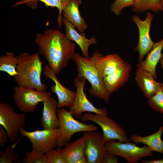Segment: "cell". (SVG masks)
Here are the masks:
<instances>
[{"mask_svg":"<svg viewBox=\"0 0 163 163\" xmlns=\"http://www.w3.org/2000/svg\"><path fill=\"white\" fill-rule=\"evenodd\" d=\"M35 42L39 46V53L45 58L56 75L66 66L75 53L74 43L58 30H45L37 34Z\"/></svg>","mask_w":163,"mask_h":163,"instance_id":"cell-1","label":"cell"},{"mask_svg":"<svg viewBox=\"0 0 163 163\" xmlns=\"http://www.w3.org/2000/svg\"><path fill=\"white\" fill-rule=\"evenodd\" d=\"M96 66L110 95L128 81L131 65L116 54L101 56L97 61Z\"/></svg>","mask_w":163,"mask_h":163,"instance_id":"cell-2","label":"cell"},{"mask_svg":"<svg viewBox=\"0 0 163 163\" xmlns=\"http://www.w3.org/2000/svg\"><path fill=\"white\" fill-rule=\"evenodd\" d=\"M102 55L95 50L91 57H85L77 53L72 59L77 66V74L90 83L91 87L88 89L89 94L102 99L107 104L109 100L110 95L105 88L96 66L97 61Z\"/></svg>","mask_w":163,"mask_h":163,"instance_id":"cell-3","label":"cell"},{"mask_svg":"<svg viewBox=\"0 0 163 163\" xmlns=\"http://www.w3.org/2000/svg\"><path fill=\"white\" fill-rule=\"evenodd\" d=\"M39 53L30 55L22 53L18 56L17 74L14 77L18 86L27 87L37 91H46V84L42 82V63Z\"/></svg>","mask_w":163,"mask_h":163,"instance_id":"cell-4","label":"cell"},{"mask_svg":"<svg viewBox=\"0 0 163 163\" xmlns=\"http://www.w3.org/2000/svg\"><path fill=\"white\" fill-rule=\"evenodd\" d=\"M59 120L57 147L62 148L70 142L73 135L81 132L97 131L99 128L95 125L87 124L76 120L70 111L63 108H57Z\"/></svg>","mask_w":163,"mask_h":163,"instance_id":"cell-5","label":"cell"},{"mask_svg":"<svg viewBox=\"0 0 163 163\" xmlns=\"http://www.w3.org/2000/svg\"><path fill=\"white\" fill-rule=\"evenodd\" d=\"M81 120L82 122L91 121L99 125L102 129L104 139L106 142L112 140L130 142L124 129L108 115L88 112L82 114Z\"/></svg>","mask_w":163,"mask_h":163,"instance_id":"cell-6","label":"cell"},{"mask_svg":"<svg viewBox=\"0 0 163 163\" xmlns=\"http://www.w3.org/2000/svg\"><path fill=\"white\" fill-rule=\"evenodd\" d=\"M13 97L17 107L23 112L33 113L38 104L43 102L50 96V92L39 91L30 88L15 86Z\"/></svg>","mask_w":163,"mask_h":163,"instance_id":"cell-7","label":"cell"},{"mask_svg":"<svg viewBox=\"0 0 163 163\" xmlns=\"http://www.w3.org/2000/svg\"><path fill=\"white\" fill-rule=\"evenodd\" d=\"M106 145L109 153L123 158L128 163H137L142 158L153 155V152L147 146L139 147L130 142L112 140L106 142Z\"/></svg>","mask_w":163,"mask_h":163,"instance_id":"cell-8","label":"cell"},{"mask_svg":"<svg viewBox=\"0 0 163 163\" xmlns=\"http://www.w3.org/2000/svg\"><path fill=\"white\" fill-rule=\"evenodd\" d=\"M26 114L15 112L14 107L9 104L0 103V125L7 131L9 140L16 141L20 129L25 126Z\"/></svg>","mask_w":163,"mask_h":163,"instance_id":"cell-9","label":"cell"},{"mask_svg":"<svg viewBox=\"0 0 163 163\" xmlns=\"http://www.w3.org/2000/svg\"><path fill=\"white\" fill-rule=\"evenodd\" d=\"M86 79L77 74L74 82L76 88V96L74 101L69 111L77 119H81L85 112L108 115L105 108H98L95 107L87 98L84 88Z\"/></svg>","mask_w":163,"mask_h":163,"instance_id":"cell-10","label":"cell"},{"mask_svg":"<svg viewBox=\"0 0 163 163\" xmlns=\"http://www.w3.org/2000/svg\"><path fill=\"white\" fill-rule=\"evenodd\" d=\"M83 134L86 136L84 154L87 163H103L108 152L103 135L96 131Z\"/></svg>","mask_w":163,"mask_h":163,"instance_id":"cell-11","label":"cell"},{"mask_svg":"<svg viewBox=\"0 0 163 163\" xmlns=\"http://www.w3.org/2000/svg\"><path fill=\"white\" fill-rule=\"evenodd\" d=\"M58 128L52 129L35 130L29 132L21 128L20 134L30 140L32 149L45 153L56 147L58 136Z\"/></svg>","mask_w":163,"mask_h":163,"instance_id":"cell-12","label":"cell"},{"mask_svg":"<svg viewBox=\"0 0 163 163\" xmlns=\"http://www.w3.org/2000/svg\"><path fill=\"white\" fill-rule=\"evenodd\" d=\"M153 18L152 14L148 11L144 20H141L136 15L133 16L132 19L139 30L138 44L134 49L139 53L138 62L143 60L144 56L152 49L154 43L150 35V27Z\"/></svg>","mask_w":163,"mask_h":163,"instance_id":"cell-13","label":"cell"},{"mask_svg":"<svg viewBox=\"0 0 163 163\" xmlns=\"http://www.w3.org/2000/svg\"><path fill=\"white\" fill-rule=\"evenodd\" d=\"M43 74L46 78L50 79L55 83V85L51 86L50 90L57 97V108L64 107L70 108L74 101L76 93L66 88L60 83L56 77V75L48 64L44 66Z\"/></svg>","mask_w":163,"mask_h":163,"instance_id":"cell-14","label":"cell"},{"mask_svg":"<svg viewBox=\"0 0 163 163\" xmlns=\"http://www.w3.org/2000/svg\"><path fill=\"white\" fill-rule=\"evenodd\" d=\"M62 23L65 25L66 29L65 34L69 40L75 41L80 48L84 57H88L89 56L88 47L92 44H97V42L94 37L88 39L86 37V34L78 33L75 30V27L69 22L63 18Z\"/></svg>","mask_w":163,"mask_h":163,"instance_id":"cell-15","label":"cell"},{"mask_svg":"<svg viewBox=\"0 0 163 163\" xmlns=\"http://www.w3.org/2000/svg\"><path fill=\"white\" fill-rule=\"evenodd\" d=\"M135 79L147 99L156 93L163 84L156 81L150 73L138 68L136 71Z\"/></svg>","mask_w":163,"mask_h":163,"instance_id":"cell-16","label":"cell"},{"mask_svg":"<svg viewBox=\"0 0 163 163\" xmlns=\"http://www.w3.org/2000/svg\"><path fill=\"white\" fill-rule=\"evenodd\" d=\"M43 107L40 122L43 129L58 128L59 120L57 116V102L53 98L49 97L43 102Z\"/></svg>","mask_w":163,"mask_h":163,"instance_id":"cell-17","label":"cell"},{"mask_svg":"<svg viewBox=\"0 0 163 163\" xmlns=\"http://www.w3.org/2000/svg\"><path fill=\"white\" fill-rule=\"evenodd\" d=\"M163 49V38L159 41L154 43L145 59L138 62L137 68L150 73L155 79L156 78L157 76L156 68L161 58Z\"/></svg>","mask_w":163,"mask_h":163,"instance_id":"cell-18","label":"cell"},{"mask_svg":"<svg viewBox=\"0 0 163 163\" xmlns=\"http://www.w3.org/2000/svg\"><path fill=\"white\" fill-rule=\"evenodd\" d=\"M82 3V0H71L62 12L64 18L77 28L80 33L84 32L88 27L80 14L79 7Z\"/></svg>","mask_w":163,"mask_h":163,"instance_id":"cell-19","label":"cell"},{"mask_svg":"<svg viewBox=\"0 0 163 163\" xmlns=\"http://www.w3.org/2000/svg\"><path fill=\"white\" fill-rule=\"evenodd\" d=\"M86 136L83 135L72 142H69L62 149L66 163H77L85 156Z\"/></svg>","mask_w":163,"mask_h":163,"instance_id":"cell-20","label":"cell"},{"mask_svg":"<svg viewBox=\"0 0 163 163\" xmlns=\"http://www.w3.org/2000/svg\"><path fill=\"white\" fill-rule=\"evenodd\" d=\"M163 132V126L160 127L155 133L143 136L133 134L130 135V140L135 144L142 143L147 146L152 151L163 154V140L161 137Z\"/></svg>","mask_w":163,"mask_h":163,"instance_id":"cell-21","label":"cell"},{"mask_svg":"<svg viewBox=\"0 0 163 163\" xmlns=\"http://www.w3.org/2000/svg\"><path fill=\"white\" fill-rule=\"evenodd\" d=\"M18 63V56H15L13 52H7L5 55L0 56V71L14 77L17 74Z\"/></svg>","mask_w":163,"mask_h":163,"instance_id":"cell-22","label":"cell"},{"mask_svg":"<svg viewBox=\"0 0 163 163\" xmlns=\"http://www.w3.org/2000/svg\"><path fill=\"white\" fill-rule=\"evenodd\" d=\"M150 10L158 12L163 11L161 0H135L132 11L136 13H142Z\"/></svg>","mask_w":163,"mask_h":163,"instance_id":"cell-23","label":"cell"},{"mask_svg":"<svg viewBox=\"0 0 163 163\" xmlns=\"http://www.w3.org/2000/svg\"><path fill=\"white\" fill-rule=\"evenodd\" d=\"M43 3L46 7H56L59 10L57 22L59 28L62 26V13L63 10L71 0H34Z\"/></svg>","mask_w":163,"mask_h":163,"instance_id":"cell-24","label":"cell"},{"mask_svg":"<svg viewBox=\"0 0 163 163\" xmlns=\"http://www.w3.org/2000/svg\"><path fill=\"white\" fill-rule=\"evenodd\" d=\"M147 99L148 104L152 108L163 114V83L159 90Z\"/></svg>","mask_w":163,"mask_h":163,"instance_id":"cell-25","label":"cell"},{"mask_svg":"<svg viewBox=\"0 0 163 163\" xmlns=\"http://www.w3.org/2000/svg\"><path fill=\"white\" fill-rule=\"evenodd\" d=\"M25 157L22 159L24 163H46L45 153L32 149L31 151L25 152Z\"/></svg>","mask_w":163,"mask_h":163,"instance_id":"cell-26","label":"cell"},{"mask_svg":"<svg viewBox=\"0 0 163 163\" xmlns=\"http://www.w3.org/2000/svg\"><path fill=\"white\" fill-rule=\"evenodd\" d=\"M46 163H66L62 148L52 149L45 153Z\"/></svg>","mask_w":163,"mask_h":163,"instance_id":"cell-27","label":"cell"},{"mask_svg":"<svg viewBox=\"0 0 163 163\" xmlns=\"http://www.w3.org/2000/svg\"><path fill=\"white\" fill-rule=\"evenodd\" d=\"M0 163H16L19 157L18 153L8 145L4 152H0Z\"/></svg>","mask_w":163,"mask_h":163,"instance_id":"cell-28","label":"cell"},{"mask_svg":"<svg viewBox=\"0 0 163 163\" xmlns=\"http://www.w3.org/2000/svg\"><path fill=\"white\" fill-rule=\"evenodd\" d=\"M135 0H115L111 5V11L117 16L119 15L124 8L133 6Z\"/></svg>","mask_w":163,"mask_h":163,"instance_id":"cell-29","label":"cell"},{"mask_svg":"<svg viewBox=\"0 0 163 163\" xmlns=\"http://www.w3.org/2000/svg\"><path fill=\"white\" fill-rule=\"evenodd\" d=\"M21 4L26 5L32 9L37 8L38 6V1L34 0H20L16 3L13 7Z\"/></svg>","mask_w":163,"mask_h":163,"instance_id":"cell-30","label":"cell"},{"mask_svg":"<svg viewBox=\"0 0 163 163\" xmlns=\"http://www.w3.org/2000/svg\"><path fill=\"white\" fill-rule=\"evenodd\" d=\"M8 137V134L4 128L2 126H0V145L3 147L6 142L8 141L7 137Z\"/></svg>","mask_w":163,"mask_h":163,"instance_id":"cell-31","label":"cell"},{"mask_svg":"<svg viewBox=\"0 0 163 163\" xmlns=\"http://www.w3.org/2000/svg\"><path fill=\"white\" fill-rule=\"evenodd\" d=\"M117 156L108 153L105 158L103 163H118V158Z\"/></svg>","mask_w":163,"mask_h":163,"instance_id":"cell-32","label":"cell"},{"mask_svg":"<svg viewBox=\"0 0 163 163\" xmlns=\"http://www.w3.org/2000/svg\"><path fill=\"white\" fill-rule=\"evenodd\" d=\"M141 162L142 163H163V158L150 160H143Z\"/></svg>","mask_w":163,"mask_h":163,"instance_id":"cell-33","label":"cell"},{"mask_svg":"<svg viewBox=\"0 0 163 163\" xmlns=\"http://www.w3.org/2000/svg\"><path fill=\"white\" fill-rule=\"evenodd\" d=\"M77 163H87V161L85 156H84L80 158Z\"/></svg>","mask_w":163,"mask_h":163,"instance_id":"cell-34","label":"cell"},{"mask_svg":"<svg viewBox=\"0 0 163 163\" xmlns=\"http://www.w3.org/2000/svg\"><path fill=\"white\" fill-rule=\"evenodd\" d=\"M160 62L161 64L162 69L163 70V53L162 54L161 58L160 60Z\"/></svg>","mask_w":163,"mask_h":163,"instance_id":"cell-35","label":"cell"},{"mask_svg":"<svg viewBox=\"0 0 163 163\" xmlns=\"http://www.w3.org/2000/svg\"><path fill=\"white\" fill-rule=\"evenodd\" d=\"M161 4L162 7L163 8V0H161Z\"/></svg>","mask_w":163,"mask_h":163,"instance_id":"cell-36","label":"cell"}]
</instances>
